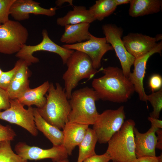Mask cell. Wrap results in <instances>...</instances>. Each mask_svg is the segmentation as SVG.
I'll use <instances>...</instances> for the list:
<instances>
[{"label": "cell", "instance_id": "obj_1", "mask_svg": "<svg viewBox=\"0 0 162 162\" xmlns=\"http://www.w3.org/2000/svg\"><path fill=\"white\" fill-rule=\"evenodd\" d=\"M101 71L104 75L94 79L92 82L99 100L117 103L127 101L135 90L122 70L117 67L109 66Z\"/></svg>", "mask_w": 162, "mask_h": 162}, {"label": "cell", "instance_id": "obj_2", "mask_svg": "<svg viewBox=\"0 0 162 162\" xmlns=\"http://www.w3.org/2000/svg\"><path fill=\"white\" fill-rule=\"evenodd\" d=\"M46 102L42 108H37L40 116L47 122L59 129L68 121L70 106L64 88L58 83H50Z\"/></svg>", "mask_w": 162, "mask_h": 162}, {"label": "cell", "instance_id": "obj_3", "mask_svg": "<svg viewBox=\"0 0 162 162\" xmlns=\"http://www.w3.org/2000/svg\"><path fill=\"white\" fill-rule=\"evenodd\" d=\"M69 99L71 110L68 121L93 125L99 114L95 105L99 99L93 89L86 87L76 90L72 92Z\"/></svg>", "mask_w": 162, "mask_h": 162}, {"label": "cell", "instance_id": "obj_4", "mask_svg": "<svg viewBox=\"0 0 162 162\" xmlns=\"http://www.w3.org/2000/svg\"><path fill=\"white\" fill-rule=\"evenodd\" d=\"M135 125L132 119L125 121L121 129L108 142L106 152L112 162H132L136 158L134 133Z\"/></svg>", "mask_w": 162, "mask_h": 162}, {"label": "cell", "instance_id": "obj_5", "mask_svg": "<svg viewBox=\"0 0 162 162\" xmlns=\"http://www.w3.org/2000/svg\"><path fill=\"white\" fill-rule=\"evenodd\" d=\"M68 68L64 74L62 79L64 83V88L68 99L73 90L79 82L84 79H91L98 72L93 67L92 61L86 54L74 51L66 64Z\"/></svg>", "mask_w": 162, "mask_h": 162}, {"label": "cell", "instance_id": "obj_6", "mask_svg": "<svg viewBox=\"0 0 162 162\" xmlns=\"http://www.w3.org/2000/svg\"><path fill=\"white\" fill-rule=\"evenodd\" d=\"M27 29L19 22L9 20L0 25V52L16 54L28 39Z\"/></svg>", "mask_w": 162, "mask_h": 162}, {"label": "cell", "instance_id": "obj_7", "mask_svg": "<svg viewBox=\"0 0 162 162\" xmlns=\"http://www.w3.org/2000/svg\"><path fill=\"white\" fill-rule=\"evenodd\" d=\"M126 116L124 106L116 110L108 109L99 114L93 129L100 144L108 142L113 135L121 128Z\"/></svg>", "mask_w": 162, "mask_h": 162}, {"label": "cell", "instance_id": "obj_8", "mask_svg": "<svg viewBox=\"0 0 162 162\" xmlns=\"http://www.w3.org/2000/svg\"><path fill=\"white\" fill-rule=\"evenodd\" d=\"M42 34L43 39L40 43L33 46L24 44L16 54V56L19 59L26 62L30 66L39 61L37 58L33 56L34 52L40 51H46L58 54L61 57L63 64H65L74 51L66 49L54 42L49 37L46 29L42 30Z\"/></svg>", "mask_w": 162, "mask_h": 162}, {"label": "cell", "instance_id": "obj_9", "mask_svg": "<svg viewBox=\"0 0 162 162\" xmlns=\"http://www.w3.org/2000/svg\"><path fill=\"white\" fill-rule=\"evenodd\" d=\"M102 29L107 42L114 50L120 61L123 72L128 78L135 58L127 51L122 41L123 30L112 24L103 25Z\"/></svg>", "mask_w": 162, "mask_h": 162}, {"label": "cell", "instance_id": "obj_10", "mask_svg": "<svg viewBox=\"0 0 162 162\" xmlns=\"http://www.w3.org/2000/svg\"><path fill=\"white\" fill-rule=\"evenodd\" d=\"M9 108L0 112V119L19 125L32 135L38 134L34 121V108L32 106L25 109L17 99H10Z\"/></svg>", "mask_w": 162, "mask_h": 162}, {"label": "cell", "instance_id": "obj_11", "mask_svg": "<svg viewBox=\"0 0 162 162\" xmlns=\"http://www.w3.org/2000/svg\"><path fill=\"white\" fill-rule=\"evenodd\" d=\"M62 46L87 55L92 61L93 68L96 70L100 67L101 60L105 54L108 51L113 50L105 37H97L91 34L89 39L87 40L72 44H65Z\"/></svg>", "mask_w": 162, "mask_h": 162}, {"label": "cell", "instance_id": "obj_12", "mask_svg": "<svg viewBox=\"0 0 162 162\" xmlns=\"http://www.w3.org/2000/svg\"><path fill=\"white\" fill-rule=\"evenodd\" d=\"M14 150L16 154L27 160L50 158L53 162H58L67 159L68 156L62 145L53 146L51 148L44 149L29 146L24 142H19L15 145Z\"/></svg>", "mask_w": 162, "mask_h": 162}, {"label": "cell", "instance_id": "obj_13", "mask_svg": "<svg viewBox=\"0 0 162 162\" xmlns=\"http://www.w3.org/2000/svg\"><path fill=\"white\" fill-rule=\"evenodd\" d=\"M162 50V41L151 51L146 54L135 58L133 64L134 69L128 78L133 85L135 91L138 94L140 100L147 102L146 94L143 87V81L146 68V64L149 58L156 53L161 54Z\"/></svg>", "mask_w": 162, "mask_h": 162}, {"label": "cell", "instance_id": "obj_14", "mask_svg": "<svg viewBox=\"0 0 162 162\" xmlns=\"http://www.w3.org/2000/svg\"><path fill=\"white\" fill-rule=\"evenodd\" d=\"M40 4L39 3L32 0H15L10 7V15L15 21L19 22L28 19L30 14L50 16L56 14V7L47 9Z\"/></svg>", "mask_w": 162, "mask_h": 162}, {"label": "cell", "instance_id": "obj_15", "mask_svg": "<svg viewBox=\"0 0 162 162\" xmlns=\"http://www.w3.org/2000/svg\"><path fill=\"white\" fill-rule=\"evenodd\" d=\"M122 40L127 51L135 58L151 51L157 45L158 40L156 37L137 33H129Z\"/></svg>", "mask_w": 162, "mask_h": 162}, {"label": "cell", "instance_id": "obj_16", "mask_svg": "<svg viewBox=\"0 0 162 162\" xmlns=\"http://www.w3.org/2000/svg\"><path fill=\"white\" fill-rule=\"evenodd\" d=\"M158 129L151 126L146 132L142 133L134 127V133L136 158L156 156L157 137L155 133Z\"/></svg>", "mask_w": 162, "mask_h": 162}, {"label": "cell", "instance_id": "obj_17", "mask_svg": "<svg viewBox=\"0 0 162 162\" xmlns=\"http://www.w3.org/2000/svg\"><path fill=\"white\" fill-rule=\"evenodd\" d=\"M88 126L69 121L66 123L62 129L64 137L62 145L68 155H71L75 147L79 146Z\"/></svg>", "mask_w": 162, "mask_h": 162}, {"label": "cell", "instance_id": "obj_18", "mask_svg": "<svg viewBox=\"0 0 162 162\" xmlns=\"http://www.w3.org/2000/svg\"><path fill=\"white\" fill-rule=\"evenodd\" d=\"M29 65L22 60L9 86L6 90L10 99H17L30 88Z\"/></svg>", "mask_w": 162, "mask_h": 162}, {"label": "cell", "instance_id": "obj_19", "mask_svg": "<svg viewBox=\"0 0 162 162\" xmlns=\"http://www.w3.org/2000/svg\"><path fill=\"white\" fill-rule=\"evenodd\" d=\"M50 83L47 81L35 88H30L22 93L17 99L24 106L28 107L35 105L41 108L45 104L46 98L44 96L47 92Z\"/></svg>", "mask_w": 162, "mask_h": 162}, {"label": "cell", "instance_id": "obj_20", "mask_svg": "<svg viewBox=\"0 0 162 162\" xmlns=\"http://www.w3.org/2000/svg\"><path fill=\"white\" fill-rule=\"evenodd\" d=\"M90 26V24L87 23L65 26L60 41L67 44H72L88 40L91 34L88 30Z\"/></svg>", "mask_w": 162, "mask_h": 162}, {"label": "cell", "instance_id": "obj_21", "mask_svg": "<svg viewBox=\"0 0 162 162\" xmlns=\"http://www.w3.org/2000/svg\"><path fill=\"white\" fill-rule=\"evenodd\" d=\"M34 115L38 130L42 132L53 146L62 145L64 137L63 131L46 121L39 113L36 108H34Z\"/></svg>", "mask_w": 162, "mask_h": 162}, {"label": "cell", "instance_id": "obj_22", "mask_svg": "<svg viewBox=\"0 0 162 162\" xmlns=\"http://www.w3.org/2000/svg\"><path fill=\"white\" fill-rule=\"evenodd\" d=\"M73 10L69 11L63 17L57 19L58 25L64 26L68 25H74L82 23L90 24L95 21L89 10L82 6H74Z\"/></svg>", "mask_w": 162, "mask_h": 162}, {"label": "cell", "instance_id": "obj_23", "mask_svg": "<svg viewBox=\"0 0 162 162\" xmlns=\"http://www.w3.org/2000/svg\"><path fill=\"white\" fill-rule=\"evenodd\" d=\"M128 13L136 17L157 13L161 10V0H130Z\"/></svg>", "mask_w": 162, "mask_h": 162}, {"label": "cell", "instance_id": "obj_24", "mask_svg": "<svg viewBox=\"0 0 162 162\" xmlns=\"http://www.w3.org/2000/svg\"><path fill=\"white\" fill-rule=\"evenodd\" d=\"M97 142V137L94 131L88 127L78 146L79 152L77 162H82L86 158L96 154L95 148Z\"/></svg>", "mask_w": 162, "mask_h": 162}, {"label": "cell", "instance_id": "obj_25", "mask_svg": "<svg viewBox=\"0 0 162 162\" xmlns=\"http://www.w3.org/2000/svg\"><path fill=\"white\" fill-rule=\"evenodd\" d=\"M117 6L114 0H98L88 10L95 20L101 21L112 14Z\"/></svg>", "mask_w": 162, "mask_h": 162}, {"label": "cell", "instance_id": "obj_26", "mask_svg": "<svg viewBox=\"0 0 162 162\" xmlns=\"http://www.w3.org/2000/svg\"><path fill=\"white\" fill-rule=\"evenodd\" d=\"M0 162H28L13 151L11 141L0 142Z\"/></svg>", "mask_w": 162, "mask_h": 162}, {"label": "cell", "instance_id": "obj_27", "mask_svg": "<svg viewBox=\"0 0 162 162\" xmlns=\"http://www.w3.org/2000/svg\"><path fill=\"white\" fill-rule=\"evenodd\" d=\"M147 101H148L153 108V111L150 114V117L158 118L162 109V88L156 92L147 95Z\"/></svg>", "mask_w": 162, "mask_h": 162}, {"label": "cell", "instance_id": "obj_28", "mask_svg": "<svg viewBox=\"0 0 162 162\" xmlns=\"http://www.w3.org/2000/svg\"><path fill=\"white\" fill-rule=\"evenodd\" d=\"M22 60L19 59L16 63L12 69L5 72L3 71L0 77V88L6 90L18 69Z\"/></svg>", "mask_w": 162, "mask_h": 162}, {"label": "cell", "instance_id": "obj_29", "mask_svg": "<svg viewBox=\"0 0 162 162\" xmlns=\"http://www.w3.org/2000/svg\"><path fill=\"white\" fill-rule=\"evenodd\" d=\"M15 0H0V25L8 21L9 11Z\"/></svg>", "mask_w": 162, "mask_h": 162}, {"label": "cell", "instance_id": "obj_30", "mask_svg": "<svg viewBox=\"0 0 162 162\" xmlns=\"http://www.w3.org/2000/svg\"><path fill=\"white\" fill-rule=\"evenodd\" d=\"M16 136L10 126H4L0 124V142L6 140H13Z\"/></svg>", "mask_w": 162, "mask_h": 162}, {"label": "cell", "instance_id": "obj_31", "mask_svg": "<svg viewBox=\"0 0 162 162\" xmlns=\"http://www.w3.org/2000/svg\"><path fill=\"white\" fill-rule=\"evenodd\" d=\"M148 86L152 92L158 91L162 88V78L158 74H154L150 78Z\"/></svg>", "mask_w": 162, "mask_h": 162}, {"label": "cell", "instance_id": "obj_32", "mask_svg": "<svg viewBox=\"0 0 162 162\" xmlns=\"http://www.w3.org/2000/svg\"><path fill=\"white\" fill-rule=\"evenodd\" d=\"M10 99L6 90L0 88V112L10 107Z\"/></svg>", "mask_w": 162, "mask_h": 162}, {"label": "cell", "instance_id": "obj_33", "mask_svg": "<svg viewBox=\"0 0 162 162\" xmlns=\"http://www.w3.org/2000/svg\"><path fill=\"white\" fill-rule=\"evenodd\" d=\"M111 158L106 152L101 155L95 154L84 160L82 162H109Z\"/></svg>", "mask_w": 162, "mask_h": 162}, {"label": "cell", "instance_id": "obj_34", "mask_svg": "<svg viewBox=\"0 0 162 162\" xmlns=\"http://www.w3.org/2000/svg\"><path fill=\"white\" fill-rule=\"evenodd\" d=\"M132 162H162V154L158 156H144L136 158Z\"/></svg>", "mask_w": 162, "mask_h": 162}, {"label": "cell", "instance_id": "obj_35", "mask_svg": "<svg viewBox=\"0 0 162 162\" xmlns=\"http://www.w3.org/2000/svg\"><path fill=\"white\" fill-rule=\"evenodd\" d=\"M148 119L151 123V126L154 127L157 129H162V120H159L158 118H154L150 116L148 117Z\"/></svg>", "mask_w": 162, "mask_h": 162}, {"label": "cell", "instance_id": "obj_36", "mask_svg": "<svg viewBox=\"0 0 162 162\" xmlns=\"http://www.w3.org/2000/svg\"><path fill=\"white\" fill-rule=\"evenodd\" d=\"M157 134V143L156 148L162 149V130L161 129H158L156 132Z\"/></svg>", "mask_w": 162, "mask_h": 162}, {"label": "cell", "instance_id": "obj_37", "mask_svg": "<svg viewBox=\"0 0 162 162\" xmlns=\"http://www.w3.org/2000/svg\"><path fill=\"white\" fill-rule=\"evenodd\" d=\"M72 0H58L55 2L56 6L60 7L65 3H68L72 6L73 7Z\"/></svg>", "mask_w": 162, "mask_h": 162}, {"label": "cell", "instance_id": "obj_38", "mask_svg": "<svg viewBox=\"0 0 162 162\" xmlns=\"http://www.w3.org/2000/svg\"><path fill=\"white\" fill-rule=\"evenodd\" d=\"M117 6L123 4L129 3L130 0H114Z\"/></svg>", "mask_w": 162, "mask_h": 162}, {"label": "cell", "instance_id": "obj_39", "mask_svg": "<svg viewBox=\"0 0 162 162\" xmlns=\"http://www.w3.org/2000/svg\"><path fill=\"white\" fill-rule=\"evenodd\" d=\"M58 162H70L69 160L68 159H66L63 160H61V161Z\"/></svg>", "mask_w": 162, "mask_h": 162}, {"label": "cell", "instance_id": "obj_40", "mask_svg": "<svg viewBox=\"0 0 162 162\" xmlns=\"http://www.w3.org/2000/svg\"><path fill=\"white\" fill-rule=\"evenodd\" d=\"M3 71L1 70L0 68V77L1 76Z\"/></svg>", "mask_w": 162, "mask_h": 162}]
</instances>
